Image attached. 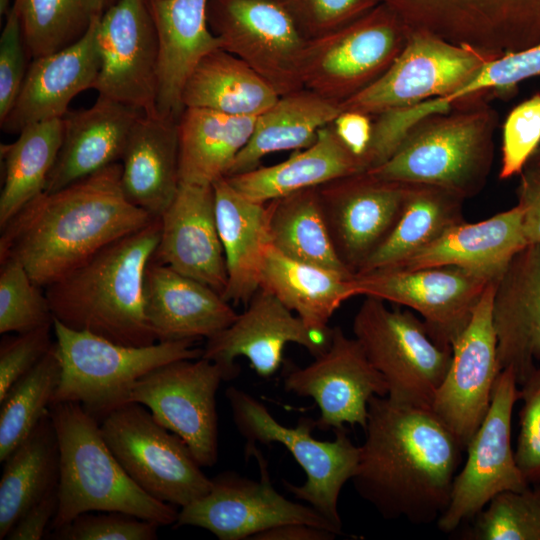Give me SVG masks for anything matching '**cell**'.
<instances>
[{
    "instance_id": "obj_1",
    "label": "cell",
    "mask_w": 540,
    "mask_h": 540,
    "mask_svg": "<svg viewBox=\"0 0 540 540\" xmlns=\"http://www.w3.org/2000/svg\"><path fill=\"white\" fill-rule=\"evenodd\" d=\"M352 482L385 519L438 520L447 508L463 444L431 409L373 396Z\"/></svg>"
},
{
    "instance_id": "obj_2",
    "label": "cell",
    "mask_w": 540,
    "mask_h": 540,
    "mask_svg": "<svg viewBox=\"0 0 540 540\" xmlns=\"http://www.w3.org/2000/svg\"><path fill=\"white\" fill-rule=\"evenodd\" d=\"M121 163L43 192L1 228L0 261L20 262L46 288L110 243L155 218L124 194Z\"/></svg>"
},
{
    "instance_id": "obj_3",
    "label": "cell",
    "mask_w": 540,
    "mask_h": 540,
    "mask_svg": "<svg viewBox=\"0 0 540 540\" xmlns=\"http://www.w3.org/2000/svg\"><path fill=\"white\" fill-rule=\"evenodd\" d=\"M160 233L157 217L44 288L54 318L123 345L158 342L145 314L144 279Z\"/></svg>"
},
{
    "instance_id": "obj_4",
    "label": "cell",
    "mask_w": 540,
    "mask_h": 540,
    "mask_svg": "<svg viewBox=\"0 0 540 540\" xmlns=\"http://www.w3.org/2000/svg\"><path fill=\"white\" fill-rule=\"evenodd\" d=\"M487 95H474L452 109L418 121L393 155L367 170L385 180L444 188L465 200L487 182L498 114Z\"/></svg>"
},
{
    "instance_id": "obj_5",
    "label": "cell",
    "mask_w": 540,
    "mask_h": 540,
    "mask_svg": "<svg viewBox=\"0 0 540 540\" xmlns=\"http://www.w3.org/2000/svg\"><path fill=\"white\" fill-rule=\"evenodd\" d=\"M60 452L58 509L49 530L91 511H117L160 526L174 525L178 507L143 491L108 447L99 421L77 402L50 406Z\"/></svg>"
},
{
    "instance_id": "obj_6",
    "label": "cell",
    "mask_w": 540,
    "mask_h": 540,
    "mask_svg": "<svg viewBox=\"0 0 540 540\" xmlns=\"http://www.w3.org/2000/svg\"><path fill=\"white\" fill-rule=\"evenodd\" d=\"M53 334L61 375L52 404L77 402L98 421L126 404L132 387L152 370L203 353L192 340L123 345L55 318Z\"/></svg>"
},
{
    "instance_id": "obj_7",
    "label": "cell",
    "mask_w": 540,
    "mask_h": 540,
    "mask_svg": "<svg viewBox=\"0 0 540 540\" xmlns=\"http://www.w3.org/2000/svg\"><path fill=\"white\" fill-rule=\"evenodd\" d=\"M225 394L235 426L247 441L245 448L258 442L283 445L306 475L302 485L283 481L284 486L342 530L338 498L344 484L355 474L360 451L345 428L335 430L334 440H318L312 436L316 427L313 419L301 418L296 427H287L246 391L231 386Z\"/></svg>"
},
{
    "instance_id": "obj_8",
    "label": "cell",
    "mask_w": 540,
    "mask_h": 540,
    "mask_svg": "<svg viewBox=\"0 0 540 540\" xmlns=\"http://www.w3.org/2000/svg\"><path fill=\"white\" fill-rule=\"evenodd\" d=\"M362 347L395 402L431 409L449 368L452 349L436 343L411 311L392 310L366 296L352 324Z\"/></svg>"
},
{
    "instance_id": "obj_9",
    "label": "cell",
    "mask_w": 540,
    "mask_h": 540,
    "mask_svg": "<svg viewBox=\"0 0 540 540\" xmlns=\"http://www.w3.org/2000/svg\"><path fill=\"white\" fill-rule=\"evenodd\" d=\"M103 437L129 477L147 494L182 508L203 497L211 479L188 445L142 404L130 402L100 421Z\"/></svg>"
},
{
    "instance_id": "obj_10",
    "label": "cell",
    "mask_w": 540,
    "mask_h": 540,
    "mask_svg": "<svg viewBox=\"0 0 540 540\" xmlns=\"http://www.w3.org/2000/svg\"><path fill=\"white\" fill-rule=\"evenodd\" d=\"M408 28L383 4L322 36L308 39L303 88L341 104L377 80L404 48Z\"/></svg>"
},
{
    "instance_id": "obj_11",
    "label": "cell",
    "mask_w": 540,
    "mask_h": 540,
    "mask_svg": "<svg viewBox=\"0 0 540 540\" xmlns=\"http://www.w3.org/2000/svg\"><path fill=\"white\" fill-rule=\"evenodd\" d=\"M412 31L495 56L540 43V0H376Z\"/></svg>"
},
{
    "instance_id": "obj_12",
    "label": "cell",
    "mask_w": 540,
    "mask_h": 540,
    "mask_svg": "<svg viewBox=\"0 0 540 540\" xmlns=\"http://www.w3.org/2000/svg\"><path fill=\"white\" fill-rule=\"evenodd\" d=\"M208 23L220 48L249 65L279 96L303 89L308 39L282 2L209 0Z\"/></svg>"
},
{
    "instance_id": "obj_13",
    "label": "cell",
    "mask_w": 540,
    "mask_h": 540,
    "mask_svg": "<svg viewBox=\"0 0 540 540\" xmlns=\"http://www.w3.org/2000/svg\"><path fill=\"white\" fill-rule=\"evenodd\" d=\"M255 456L260 480L226 471L211 479L206 495L180 508L175 527L205 529L220 540H244L287 523H304L327 529L338 536L342 530L310 505L287 499L272 485L267 462L256 445L245 448Z\"/></svg>"
},
{
    "instance_id": "obj_14",
    "label": "cell",
    "mask_w": 540,
    "mask_h": 540,
    "mask_svg": "<svg viewBox=\"0 0 540 540\" xmlns=\"http://www.w3.org/2000/svg\"><path fill=\"white\" fill-rule=\"evenodd\" d=\"M498 56L408 29L406 44L372 84L340 104L372 117L445 96Z\"/></svg>"
},
{
    "instance_id": "obj_15",
    "label": "cell",
    "mask_w": 540,
    "mask_h": 540,
    "mask_svg": "<svg viewBox=\"0 0 540 540\" xmlns=\"http://www.w3.org/2000/svg\"><path fill=\"white\" fill-rule=\"evenodd\" d=\"M518 393L513 369L501 370L490 407L466 445V460L454 478L449 504L437 520L440 530H455L465 520L475 517L501 492L522 491L529 487L511 447L512 411Z\"/></svg>"
},
{
    "instance_id": "obj_16",
    "label": "cell",
    "mask_w": 540,
    "mask_h": 540,
    "mask_svg": "<svg viewBox=\"0 0 540 540\" xmlns=\"http://www.w3.org/2000/svg\"><path fill=\"white\" fill-rule=\"evenodd\" d=\"M225 371L202 356L162 365L132 387L127 403L147 407L155 419L177 434L202 467L218 458L216 393Z\"/></svg>"
},
{
    "instance_id": "obj_17",
    "label": "cell",
    "mask_w": 540,
    "mask_h": 540,
    "mask_svg": "<svg viewBox=\"0 0 540 540\" xmlns=\"http://www.w3.org/2000/svg\"><path fill=\"white\" fill-rule=\"evenodd\" d=\"M490 282L494 281L455 266L383 268L354 275L357 296L375 297L416 311L432 339L450 349Z\"/></svg>"
},
{
    "instance_id": "obj_18",
    "label": "cell",
    "mask_w": 540,
    "mask_h": 540,
    "mask_svg": "<svg viewBox=\"0 0 540 540\" xmlns=\"http://www.w3.org/2000/svg\"><path fill=\"white\" fill-rule=\"evenodd\" d=\"M98 96L158 115L159 42L147 0H119L97 26Z\"/></svg>"
},
{
    "instance_id": "obj_19",
    "label": "cell",
    "mask_w": 540,
    "mask_h": 540,
    "mask_svg": "<svg viewBox=\"0 0 540 540\" xmlns=\"http://www.w3.org/2000/svg\"><path fill=\"white\" fill-rule=\"evenodd\" d=\"M410 184L381 179L368 171L317 187L335 251L353 274L362 270L397 224Z\"/></svg>"
},
{
    "instance_id": "obj_20",
    "label": "cell",
    "mask_w": 540,
    "mask_h": 540,
    "mask_svg": "<svg viewBox=\"0 0 540 540\" xmlns=\"http://www.w3.org/2000/svg\"><path fill=\"white\" fill-rule=\"evenodd\" d=\"M332 335L333 328L308 327L274 295L259 289L228 327L206 340L202 357L218 364L228 380L238 375L235 360L241 356L259 377L270 378L279 370L287 344L317 357L330 346Z\"/></svg>"
},
{
    "instance_id": "obj_21",
    "label": "cell",
    "mask_w": 540,
    "mask_h": 540,
    "mask_svg": "<svg viewBox=\"0 0 540 540\" xmlns=\"http://www.w3.org/2000/svg\"><path fill=\"white\" fill-rule=\"evenodd\" d=\"M284 389L292 394L310 397L320 416L316 427L341 429L344 424L366 427L369 401L385 397L388 388L355 338H349L340 327L333 328L330 346L304 366L289 370Z\"/></svg>"
},
{
    "instance_id": "obj_22",
    "label": "cell",
    "mask_w": 540,
    "mask_h": 540,
    "mask_svg": "<svg viewBox=\"0 0 540 540\" xmlns=\"http://www.w3.org/2000/svg\"><path fill=\"white\" fill-rule=\"evenodd\" d=\"M494 282L453 342L452 357L431 410L466 448L491 403L498 374L497 339L492 321Z\"/></svg>"
},
{
    "instance_id": "obj_23",
    "label": "cell",
    "mask_w": 540,
    "mask_h": 540,
    "mask_svg": "<svg viewBox=\"0 0 540 540\" xmlns=\"http://www.w3.org/2000/svg\"><path fill=\"white\" fill-rule=\"evenodd\" d=\"M160 220V240L152 259L222 295L227 268L217 228L213 185L181 183Z\"/></svg>"
},
{
    "instance_id": "obj_24",
    "label": "cell",
    "mask_w": 540,
    "mask_h": 540,
    "mask_svg": "<svg viewBox=\"0 0 540 540\" xmlns=\"http://www.w3.org/2000/svg\"><path fill=\"white\" fill-rule=\"evenodd\" d=\"M492 321L498 367L520 386L540 360V242L527 244L494 282Z\"/></svg>"
},
{
    "instance_id": "obj_25",
    "label": "cell",
    "mask_w": 540,
    "mask_h": 540,
    "mask_svg": "<svg viewBox=\"0 0 540 540\" xmlns=\"http://www.w3.org/2000/svg\"><path fill=\"white\" fill-rule=\"evenodd\" d=\"M100 19L75 43L32 59L19 94L0 123L3 132L19 134L28 125L62 118L76 95L95 87L100 71Z\"/></svg>"
},
{
    "instance_id": "obj_26",
    "label": "cell",
    "mask_w": 540,
    "mask_h": 540,
    "mask_svg": "<svg viewBox=\"0 0 540 540\" xmlns=\"http://www.w3.org/2000/svg\"><path fill=\"white\" fill-rule=\"evenodd\" d=\"M145 314L158 342L206 340L238 313L213 288L151 260L144 279Z\"/></svg>"
},
{
    "instance_id": "obj_27",
    "label": "cell",
    "mask_w": 540,
    "mask_h": 540,
    "mask_svg": "<svg viewBox=\"0 0 540 540\" xmlns=\"http://www.w3.org/2000/svg\"><path fill=\"white\" fill-rule=\"evenodd\" d=\"M527 244L523 210L516 204L482 221L458 223L430 244L388 268L455 266L495 282L511 259Z\"/></svg>"
},
{
    "instance_id": "obj_28",
    "label": "cell",
    "mask_w": 540,
    "mask_h": 540,
    "mask_svg": "<svg viewBox=\"0 0 540 540\" xmlns=\"http://www.w3.org/2000/svg\"><path fill=\"white\" fill-rule=\"evenodd\" d=\"M147 1L159 42L157 113L179 120L187 78L221 43L208 23L209 0Z\"/></svg>"
},
{
    "instance_id": "obj_29",
    "label": "cell",
    "mask_w": 540,
    "mask_h": 540,
    "mask_svg": "<svg viewBox=\"0 0 540 540\" xmlns=\"http://www.w3.org/2000/svg\"><path fill=\"white\" fill-rule=\"evenodd\" d=\"M142 114L100 96L88 109L68 111L63 117L62 145L44 192L60 190L120 162L132 128Z\"/></svg>"
},
{
    "instance_id": "obj_30",
    "label": "cell",
    "mask_w": 540,
    "mask_h": 540,
    "mask_svg": "<svg viewBox=\"0 0 540 540\" xmlns=\"http://www.w3.org/2000/svg\"><path fill=\"white\" fill-rule=\"evenodd\" d=\"M120 163L121 184L128 200L160 217L180 186L178 120L142 114Z\"/></svg>"
},
{
    "instance_id": "obj_31",
    "label": "cell",
    "mask_w": 540,
    "mask_h": 540,
    "mask_svg": "<svg viewBox=\"0 0 540 540\" xmlns=\"http://www.w3.org/2000/svg\"><path fill=\"white\" fill-rule=\"evenodd\" d=\"M218 233L224 250L230 303L247 304L259 290L260 274L270 245L267 207L239 193L223 177L213 184Z\"/></svg>"
},
{
    "instance_id": "obj_32",
    "label": "cell",
    "mask_w": 540,
    "mask_h": 540,
    "mask_svg": "<svg viewBox=\"0 0 540 540\" xmlns=\"http://www.w3.org/2000/svg\"><path fill=\"white\" fill-rule=\"evenodd\" d=\"M364 171L362 161L343 144L331 123L319 130L312 145L287 160L225 178L248 199L268 203Z\"/></svg>"
},
{
    "instance_id": "obj_33",
    "label": "cell",
    "mask_w": 540,
    "mask_h": 540,
    "mask_svg": "<svg viewBox=\"0 0 540 540\" xmlns=\"http://www.w3.org/2000/svg\"><path fill=\"white\" fill-rule=\"evenodd\" d=\"M259 289L274 295L314 329L329 327L342 303L357 296L354 275L292 259L271 245L265 253Z\"/></svg>"
},
{
    "instance_id": "obj_34",
    "label": "cell",
    "mask_w": 540,
    "mask_h": 540,
    "mask_svg": "<svg viewBox=\"0 0 540 540\" xmlns=\"http://www.w3.org/2000/svg\"><path fill=\"white\" fill-rule=\"evenodd\" d=\"M256 118L185 108L178 120L180 184L213 185L226 177Z\"/></svg>"
},
{
    "instance_id": "obj_35",
    "label": "cell",
    "mask_w": 540,
    "mask_h": 540,
    "mask_svg": "<svg viewBox=\"0 0 540 540\" xmlns=\"http://www.w3.org/2000/svg\"><path fill=\"white\" fill-rule=\"evenodd\" d=\"M341 112L339 104L305 88L279 96L257 116L249 141L226 177L259 167L268 154L309 147L316 141L319 130L331 124Z\"/></svg>"
},
{
    "instance_id": "obj_36",
    "label": "cell",
    "mask_w": 540,
    "mask_h": 540,
    "mask_svg": "<svg viewBox=\"0 0 540 540\" xmlns=\"http://www.w3.org/2000/svg\"><path fill=\"white\" fill-rule=\"evenodd\" d=\"M279 98L249 65L222 48L206 54L187 78L184 108H205L239 116H258Z\"/></svg>"
},
{
    "instance_id": "obj_37",
    "label": "cell",
    "mask_w": 540,
    "mask_h": 540,
    "mask_svg": "<svg viewBox=\"0 0 540 540\" xmlns=\"http://www.w3.org/2000/svg\"><path fill=\"white\" fill-rule=\"evenodd\" d=\"M2 463L1 540L26 510L58 487L60 452L50 411Z\"/></svg>"
},
{
    "instance_id": "obj_38",
    "label": "cell",
    "mask_w": 540,
    "mask_h": 540,
    "mask_svg": "<svg viewBox=\"0 0 540 540\" xmlns=\"http://www.w3.org/2000/svg\"><path fill=\"white\" fill-rule=\"evenodd\" d=\"M63 136L62 117L28 125L14 142L1 144L4 180L0 195V228L45 191Z\"/></svg>"
},
{
    "instance_id": "obj_39",
    "label": "cell",
    "mask_w": 540,
    "mask_h": 540,
    "mask_svg": "<svg viewBox=\"0 0 540 540\" xmlns=\"http://www.w3.org/2000/svg\"><path fill=\"white\" fill-rule=\"evenodd\" d=\"M464 201L461 196L441 187L410 184L397 224L358 273L392 267L452 226L465 221Z\"/></svg>"
},
{
    "instance_id": "obj_40",
    "label": "cell",
    "mask_w": 540,
    "mask_h": 540,
    "mask_svg": "<svg viewBox=\"0 0 540 540\" xmlns=\"http://www.w3.org/2000/svg\"><path fill=\"white\" fill-rule=\"evenodd\" d=\"M266 207L271 246L292 259L355 275L335 251L317 187L274 199Z\"/></svg>"
},
{
    "instance_id": "obj_41",
    "label": "cell",
    "mask_w": 540,
    "mask_h": 540,
    "mask_svg": "<svg viewBox=\"0 0 540 540\" xmlns=\"http://www.w3.org/2000/svg\"><path fill=\"white\" fill-rule=\"evenodd\" d=\"M119 0H13L28 55L38 58L69 46Z\"/></svg>"
},
{
    "instance_id": "obj_42",
    "label": "cell",
    "mask_w": 540,
    "mask_h": 540,
    "mask_svg": "<svg viewBox=\"0 0 540 540\" xmlns=\"http://www.w3.org/2000/svg\"><path fill=\"white\" fill-rule=\"evenodd\" d=\"M61 365L56 343L0 400V462L24 441L49 413Z\"/></svg>"
},
{
    "instance_id": "obj_43",
    "label": "cell",
    "mask_w": 540,
    "mask_h": 540,
    "mask_svg": "<svg viewBox=\"0 0 540 540\" xmlns=\"http://www.w3.org/2000/svg\"><path fill=\"white\" fill-rule=\"evenodd\" d=\"M540 76V43L529 48L510 52L488 61L471 78L451 93L426 100L400 111V119L407 127H413L421 119L449 111L459 101L489 92L511 95L518 85L529 78Z\"/></svg>"
},
{
    "instance_id": "obj_44",
    "label": "cell",
    "mask_w": 540,
    "mask_h": 540,
    "mask_svg": "<svg viewBox=\"0 0 540 540\" xmlns=\"http://www.w3.org/2000/svg\"><path fill=\"white\" fill-rule=\"evenodd\" d=\"M469 540H540V488L497 494L476 516Z\"/></svg>"
},
{
    "instance_id": "obj_45",
    "label": "cell",
    "mask_w": 540,
    "mask_h": 540,
    "mask_svg": "<svg viewBox=\"0 0 540 540\" xmlns=\"http://www.w3.org/2000/svg\"><path fill=\"white\" fill-rule=\"evenodd\" d=\"M0 269V333H24L53 324L48 298L24 266L5 259Z\"/></svg>"
},
{
    "instance_id": "obj_46",
    "label": "cell",
    "mask_w": 540,
    "mask_h": 540,
    "mask_svg": "<svg viewBox=\"0 0 540 540\" xmlns=\"http://www.w3.org/2000/svg\"><path fill=\"white\" fill-rule=\"evenodd\" d=\"M160 525L117 511H91L49 533L58 540H154Z\"/></svg>"
},
{
    "instance_id": "obj_47",
    "label": "cell",
    "mask_w": 540,
    "mask_h": 540,
    "mask_svg": "<svg viewBox=\"0 0 540 540\" xmlns=\"http://www.w3.org/2000/svg\"><path fill=\"white\" fill-rule=\"evenodd\" d=\"M540 146V93L515 106L505 119L500 179L521 174Z\"/></svg>"
},
{
    "instance_id": "obj_48",
    "label": "cell",
    "mask_w": 540,
    "mask_h": 540,
    "mask_svg": "<svg viewBox=\"0 0 540 540\" xmlns=\"http://www.w3.org/2000/svg\"><path fill=\"white\" fill-rule=\"evenodd\" d=\"M518 400L523 405L515 461L526 483L540 488V367L520 385Z\"/></svg>"
},
{
    "instance_id": "obj_49",
    "label": "cell",
    "mask_w": 540,
    "mask_h": 540,
    "mask_svg": "<svg viewBox=\"0 0 540 540\" xmlns=\"http://www.w3.org/2000/svg\"><path fill=\"white\" fill-rule=\"evenodd\" d=\"M307 39L339 29L361 17L376 0H283Z\"/></svg>"
},
{
    "instance_id": "obj_50",
    "label": "cell",
    "mask_w": 540,
    "mask_h": 540,
    "mask_svg": "<svg viewBox=\"0 0 540 540\" xmlns=\"http://www.w3.org/2000/svg\"><path fill=\"white\" fill-rule=\"evenodd\" d=\"M28 56L20 18L12 4L0 37V123L19 94L28 69Z\"/></svg>"
},
{
    "instance_id": "obj_51",
    "label": "cell",
    "mask_w": 540,
    "mask_h": 540,
    "mask_svg": "<svg viewBox=\"0 0 540 540\" xmlns=\"http://www.w3.org/2000/svg\"><path fill=\"white\" fill-rule=\"evenodd\" d=\"M53 324L5 336L0 345V400L49 351Z\"/></svg>"
},
{
    "instance_id": "obj_52",
    "label": "cell",
    "mask_w": 540,
    "mask_h": 540,
    "mask_svg": "<svg viewBox=\"0 0 540 540\" xmlns=\"http://www.w3.org/2000/svg\"><path fill=\"white\" fill-rule=\"evenodd\" d=\"M58 503V487H56L26 510L9 531L5 539H42L56 515Z\"/></svg>"
},
{
    "instance_id": "obj_53",
    "label": "cell",
    "mask_w": 540,
    "mask_h": 540,
    "mask_svg": "<svg viewBox=\"0 0 540 540\" xmlns=\"http://www.w3.org/2000/svg\"><path fill=\"white\" fill-rule=\"evenodd\" d=\"M517 190L523 210V231L528 244L540 242V168L526 165Z\"/></svg>"
},
{
    "instance_id": "obj_54",
    "label": "cell",
    "mask_w": 540,
    "mask_h": 540,
    "mask_svg": "<svg viewBox=\"0 0 540 540\" xmlns=\"http://www.w3.org/2000/svg\"><path fill=\"white\" fill-rule=\"evenodd\" d=\"M333 128L343 144L358 157L366 170L365 156L373 132V117L358 111H342L332 122Z\"/></svg>"
},
{
    "instance_id": "obj_55",
    "label": "cell",
    "mask_w": 540,
    "mask_h": 540,
    "mask_svg": "<svg viewBox=\"0 0 540 540\" xmlns=\"http://www.w3.org/2000/svg\"><path fill=\"white\" fill-rule=\"evenodd\" d=\"M338 535L327 529L304 523H287L265 530L252 540H332Z\"/></svg>"
},
{
    "instance_id": "obj_56",
    "label": "cell",
    "mask_w": 540,
    "mask_h": 540,
    "mask_svg": "<svg viewBox=\"0 0 540 540\" xmlns=\"http://www.w3.org/2000/svg\"><path fill=\"white\" fill-rule=\"evenodd\" d=\"M527 165L540 168V146L532 155Z\"/></svg>"
},
{
    "instance_id": "obj_57",
    "label": "cell",
    "mask_w": 540,
    "mask_h": 540,
    "mask_svg": "<svg viewBox=\"0 0 540 540\" xmlns=\"http://www.w3.org/2000/svg\"><path fill=\"white\" fill-rule=\"evenodd\" d=\"M12 6H10V0H0V13L1 15H7L10 8Z\"/></svg>"
},
{
    "instance_id": "obj_58",
    "label": "cell",
    "mask_w": 540,
    "mask_h": 540,
    "mask_svg": "<svg viewBox=\"0 0 540 540\" xmlns=\"http://www.w3.org/2000/svg\"><path fill=\"white\" fill-rule=\"evenodd\" d=\"M277 1H280V2H282L283 0H277Z\"/></svg>"
}]
</instances>
